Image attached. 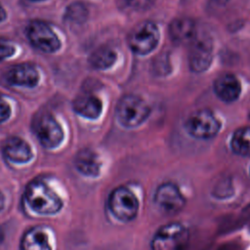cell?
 Segmentation results:
<instances>
[{
  "label": "cell",
  "mask_w": 250,
  "mask_h": 250,
  "mask_svg": "<svg viewBox=\"0 0 250 250\" xmlns=\"http://www.w3.org/2000/svg\"><path fill=\"white\" fill-rule=\"evenodd\" d=\"M25 199L33 211L43 215H53L63 205L59 195L40 180L33 181L26 187Z\"/></svg>",
  "instance_id": "cell-1"
},
{
  "label": "cell",
  "mask_w": 250,
  "mask_h": 250,
  "mask_svg": "<svg viewBox=\"0 0 250 250\" xmlns=\"http://www.w3.org/2000/svg\"><path fill=\"white\" fill-rule=\"evenodd\" d=\"M189 241V231L181 223H169L154 233L151 242V250H186Z\"/></svg>",
  "instance_id": "cell-2"
},
{
  "label": "cell",
  "mask_w": 250,
  "mask_h": 250,
  "mask_svg": "<svg viewBox=\"0 0 250 250\" xmlns=\"http://www.w3.org/2000/svg\"><path fill=\"white\" fill-rule=\"evenodd\" d=\"M148 104L140 97L127 95L117 104L116 116L121 125L126 128H134L141 125L149 115Z\"/></svg>",
  "instance_id": "cell-3"
},
{
  "label": "cell",
  "mask_w": 250,
  "mask_h": 250,
  "mask_svg": "<svg viewBox=\"0 0 250 250\" xmlns=\"http://www.w3.org/2000/svg\"><path fill=\"white\" fill-rule=\"evenodd\" d=\"M108 208L117 220L127 223L136 218L139 202L130 189L125 187H118L109 194Z\"/></svg>",
  "instance_id": "cell-4"
},
{
  "label": "cell",
  "mask_w": 250,
  "mask_h": 250,
  "mask_svg": "<svg viewBox=\"0 0 250 250\" xmlns=\"http://www.w3.org/2000/svg\"><path fill=\"white\" fill-rule=\"evenodd\" d=\"M159 30L151 21H144L133 28L128 36V44L139 55L150 53L158 44Z\"/></svg>",
  "instance_id": "cell-5"
},
{
  "label": "cell",
  "mask_w": 250,
  "mask_h": 250,
  "mask_svg": "<svg viewBox=\"0 0 250 250\" xmlns=\"http://www.w3.org/2000/svg\"><path fill=\"white\" fill-rule=\"evenodd\" d=\"M221 124L214 113L208 109L193 112L186 122L187 131L197 139H210L219 132Z\"/></svg>",
  "instance_id": "cell-6"
},
{
  "label": "cell",
  "mask_w": 250,
  "mask_h": 250,
  "mask_svg": "<svg viewBox=\"0 0 250 250\" xmlns=\"http://www.w3.org/2000/svg\"><path fill=\"white\" fill-rule=\"evenodd\" d=\"M30 43L44 53H54L61 47V42L51 27L43 21H33L26 28Z\"/></svg>",
  "instance_id": "cell-7"
},
{
  "label": "cell",
  "mask_w": 250,
  "mask_h": 250,
  "mask_svg": "<svg viewBox=\"0 0 250 250\" xmlns=\"http://www.w3.org/2000/svg\"><path fill=\"white\" fill-rule=\"evenodd\" d=\"M34 131L40 144L46 148L57 147L63 139L61 125L50 113H44L38 118Z\"/></svg>",
  "instance_id": "cell-8"
},
{
  "label": "cell",
  "mask_w": 250,
  "mask_h": 250,
  "mask_svg": "<svg viewBox=\"0 0 250 250\" xmlns=\"http://www.w3.org/2000/svg\"><path fill=\"white\" fill-rule=\"evenodd\" d=\"M153 200L159 209L168 214L178 213L185 206L183 194L179 188L171 182L163 183L156 188Z\"/></svg>",
  "instance_id": "cell-9"
},
{
  "label": "cell",
  "mask_w": 250,
  "mask_h": 250,
  "mask_svg": "<svg viewBox=\"0 0 250 250\" xmlns=\"http://www.w3.org/2000/svg\"><path fill=\"white\" fill-rule=\"evenodd\" d=\"M189 66L194 72L206 70L212 62V45L207 40L199 39L192 43L189 56Z\"/></svg>",
  "instance_id": "cell-10"
},
{
  "label": "cell",
  "mask_w": 250,
  "mask_h": 250,
  "mask_svg": "<svg viewBox=\"0 0 250 250\" xmlns=\"http://www.w3.org/2000/svg\"><path fill=\"white\" fill-rule=\"evenodd\" d=\"M214 91L219 99L230 103L239 97L241 86L238 79L233 74L225 73L217 77L214 81Z\"/></svg>",
  "instance_id": "cell-11"
},
{
  "label": "cell",
  "mask_w": 250,
  "mask_h": 250,
  "mask_svg": "<svg viewBox=\"0 0 250 250\" xmlns=\"http://www.w3.org/2000/svg\"><path fill=\"white\" fill-rule=\"evenodd\" d=\"M5 157L14 163H25L32 158L29 146L19 137H11L3 146Z\"/></svg>",
  "instance_id": "cell-12"
},
{
  "label": "cell",
  "mask_w": 250,
  "mask_h": 250,
  "mask_svg": "<svg viewBox=\"0 0 250 250\" xmlns=\"http://www.w3.org/2000/svg\"><path fill=\"white\" fill-rule=\"evenodd\" d=\"M7 80L12 85L31 88L37 85L39 74L34 66L29 64H20L8 71Z\"/></svg>",
  "instance_id": "cell-13"
},
{
  "label": "cell",
  "mask_w": 250,
  "mask_h": 250,
  "mask_svg": "<svg viewBox=\"0 0 250 250\" xmlns=\"http://www.w3.org/2000/svg\"><path fill=\"white\" fill-rule=\"evenodd\" d=\"M169 35L175 43H189L195 35V24L188 18L175 19L169 25Z\"/></svg>",
  "instance_id": "cell-14"
},
{
  "label": "cell",
  "mask_w": 250,
  "mask_h": 250,
  "mask_svg": "<svg viewBox=\"0 0 250 250\" xmlns=\"http://www.w3.org/2000/svg\"><path fill=\"white\" fill-rule=\"evenodd\" d=\"M75 167L88 177H97L101 171V161L95 151L90 148H83L75 156Z\"/></svg>",
  "instance_id": "cell-15"
},
{
  "label": "cell",
  "mask_w": 250,
  "mask_h": 250,
  "mask_svg": "<svg viewBox=\"0 0 250 250\" xmlns=\"http://www.w3.org/2000/svg\"><path fill=\"white\" fill-rule=\"evenodd\" d=\"M101 101L92 94L79 95L73 102V109L80 115L95 119L99 117L102 112Z\"/></svg>",
  "instance_id": "cell-16"
},
{
  "label": "cell",
  "mask_w": 250,
  "mask_h": 250,
  "mask_svg": "<svg viewBox=\"0 0 250 250\" xmlns=\"http://www.w3.org/2000/svg\"><path fill=\"white\" fill-rule=\"evenodd\" d=\"M22 250H52L44 231L35 228L27 231L21 241Z\"/></svg>",
  "instance_id": "cell-17"
},
{
  "label": "cell",
  "mask_w": 250,
  "mask_h": 250,
  "mask_svg": "<svg viewBox=\"0 0 250 250\" xmlns=\"http://www.w3.org/2000/svg\"><path fill=\"white\" fill-rule=\"evenodd\" d=\"M116 61V53L107 46H103L95 50L89 58L90 64L97 69H106Z\"/></svg>",
  "instance_id": "cell-18"
},
{
  "label": "cell",
  "mask_w": 250,
  "mask_h": 250,
  "mask_svg": "<svg viewBox=\"0 0 250 250\" xmlns=\"http://www.w3.org/2000/svg\"><path fill=\"white\" fill-rule=\"evenodd\" d=\"M233 152L241 156H250V127L237 129L230 141Z\"/></svg>",
  "instance_id": "cell-19"
},
{
  "label": "cell",
  "mask_w": 250,
  "mask_h": 250,
  "mask_svg": "<svg viewBox=\"0 0 250 250\" xmlns=\"http://www.w3.org/2000/svg\"><path fill=\"white\" fill-rule=\"evenodd\" d=\"M87 17V10L81 3L70 5L66 11V18L74 22H82Z\"/></svg>",
  "instance_id": "cell-20"
},
{
  "label": "cell",
  "mask_w": 250,
  "mask_h": 250,
  "mask_svg": "<svg viewBox=\"0 0 250 250\" xmlns=\"http://www.w3.org/2000/svg\"><path fill=\"white\" fill-rule=\"evenodd\" d=\"M122 8L129 11H144L148 9L153 0H118Z\"/></svg>",
  "instance_id": "cell-21"
},
{
  "label": "cell",
  "mask_w": 250,
  "mask_h": 250,
  "mask_svg": "<svg viewBox=\"0 0 250 250\" xmlns=\"http://www.w3.org/2000/svg\"><path fill=\"white\" fill-rule=\"evenodd\" d=\"M14 53H15V47L10 43H8L7 41L0 39V61H3L13 56Z\"/></svg>",
  "instance_id": "cell-22"
},
{
  "label": "cell",
  "mask_w": 250,
  "mask_h": 250,
  "mask_svg": "<svg viewBox=\"0 0 250 250\" xmlns=\"http://www.w3.org/2000/svg\"><path fill=\"white\" fill-rule=\"evenodd\" d=\"M10 112H11V109L9 104L3 98L0 97V123L4 122L9 118Z\"/></svg>",
  "instance_id": "cell-23"
},
{
  "label": "cell",
  "mask_w": 250,
  "mask_h": 250,
  "mask_svg": "<svg viewBox=\"0 0 250 250\" xmlns=\"http://www.w3.org/2000/svg\"><path fill=\"white\" fill-rule=\"evenodd\" d=\"M5 18H6V12L3 9V7L0 5V21L5 20Z\"/></svg>",
  "instance_id": "cell-24"
},
{
  "label": "cell",
  "mask_w": 250,
  "mask_h": 250,
  "mask_svg": "<svg viewBox=\"0 0 250 250\" xmlns=\"http://www.w3.org/2000/svg\"><path fill=\"white\" fill-rule=\"evenodd\" d=\"M4 202H5V199H4V195L2 194V192H0V211L3 209L4 207Z\"/></svg>",
  "instance_id": "cell-25"
},
{
  "label": "cell",
  "mask_w": 250,
  "mask_h": 250,
  "mask_svg": "<svg viewBox=\"0 0 250 250\" xmlns=\"http://www.w3.org/2000/svg\"><path fill=\"white\" fill-rule=\"evenodd\" d=\"M3 238H4V234H3V231H2L1 229H0V244H1L2 240H3Z\"/></svg>",
  "instance_id": "cell-26"
},
{
  "label": "cell",
  "mask_w": 250,
  "mask_h": 250,
  "mask_svg": "<svg viewBox=\"0 0 250 250\" xmlns=\"http://www.w3.org/2000/svg\"><path fill=\"white\" fill-rule=\"evenodd\" d=\"M31 1H41V0H31Z\"/></svg>",
  "instance_id": "cell-27"
}]
</instances>
